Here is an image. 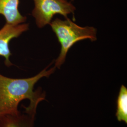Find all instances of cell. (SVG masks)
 <instances>
[{
  "label": "cell",
  "mask_w": 127,
  "mask_h": 127,
  "mask_svg": "<svg viewBox=\"0 0 127 127\" xmlns=\"http://www.w3.org/2000/svg\"><path fill=\"white\" fill-rule=\"evenodd\" d=\"M49 66L36 75L27 78H12L0 73V118L8 115H15L20 112L18 105L23 100L28 99L30 103L25 111L36 114L40 103L45 100L46 94L41 88L34 90L35 85L43 77H50L56 67L48 69Z\"/></svg>",
  "instance_id": "1"
},
{
  "label": "cell",
  "mask_w": 127,
  "mask_h": 127,
  "mask_svg": "<svg viewBox=\"0 0 127 127\" xmlns=\"http://www.w3.org/2000/svg\"><path fill=\"white\" fill-rule=\"evenodd\" d=\"M50 25L61 45L60 53L55 63L56 68H60L64 63L68 51L75 43L85 39L93 41L97 39L95 28L80 27L68 18L64 20L56 18Z\"/></svg>",
  "instance_id": "2"
},
{
  "label": "cell",
  "mask_w": 127,
  "mask_h": 127,
  "mask_svg": "<svg viewBox=\"0 0 127 127\" xmlns=\"http://www.w3.org/2000/svg\"><path fill=\"white\" fill-rule=\"evenodd\" d=\"M34 7L32 12L37 27L41 28L50 24L55 15L60 14L65 18L74 14L75 6L67 0H33Z\"/></svg>",
  "instance_id": "3"
},
{
  "label": "cell",
  "mask_w": 127,
  "mask_h": 127,
  "mask_svg": "<svg viewBox=\"0 0 127 127\" xmlns=\"http://www.w3.org/2000/svg\"><path fill=\"white\" fill-rule=\"evenodd\" d=\"M28 29L29 24L24 23L17 25L6 23L0 29V56L4 58V64L6 66L13 65L9 60L10 57L12 55L9 48L10 41L19 36Z\"/></svg>",
  "instance_id": "4"
},
{
  "label": "cell",
  "mask_w": 127,
  "mask_h": 127,
  "mask_svg": "<svg viewBox=\"0 0 127 127\" xmlns=\"http://www.w3.org/2000/svg\"><path fill=\"white\" fill-rule=\"evenodd\" d=\"M19 0H0V14L4 16L6 23L17 25L25 23L27 18L20 13Z\"/></svg>",
  "instance_id": "5"
},
{
  "label": "cell",
  "mask_w": 127,
  "mask_h": 127,
  "mask_svg": "<svg viewBox=\"0 0 127 127\" xmlns=\"http://www.w3.org/2000/svg\"><path fill=\"white\" fill-rule=\"evenodd\" d=\"M36 114L26 111L0 118V127H34Z\"/></svg>",
  "instance_id": "6"
},
{
  "label": "cell",
  "mask_w": 127,
  "mask_h": 127,
  "mask_svg": "<svg viewBox=\"0 0 127 127\" xmlns=\"http://www.w3.org/2000/svg\"><path fill=\"white\" fill-rule=\"evenodd\" d=\"M116 116L119 122L127 123V89L122 85L117 99Z\"/></svg>",
  "instance_id": "7"
}]
</instances>
